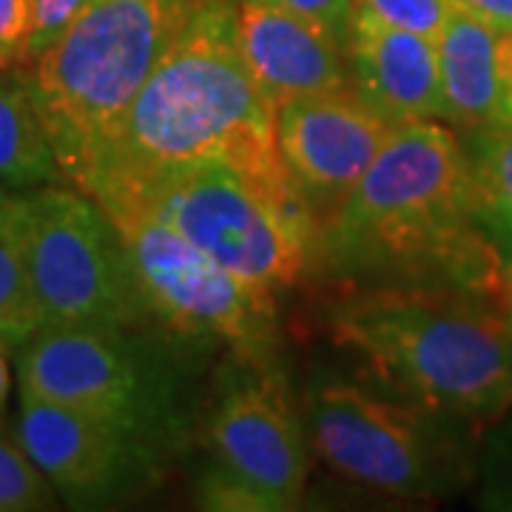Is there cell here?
<instances>
[{"mask_svg":"<svg viewBox=\"0 0 512 512\" xmlns=\"http://www.w3.org/2000/svg\"><path fill=\"white\" fill-rule=\"evenodd\" d=\"M256 3H268V6L311 20L333 37H339L342 46H345L350 20L356 12V0H256Z\"/></svg>","mask_w":512,"mask_h":512,"instance_id":"obj_23","label":"cell"},{"mask_svg":"<svg viewBox=\"0 0 512 512\" xmlns=\"http://www.w3.org/2000/svg\"><path fill=\"white\" fill-rule=\"evenodd\" d=\"M197 6L200 0H89L66 35L23 66L66 183H83Z\"/></svg>","mask_w":512,"mask_h":512,"instance_id":"obj_4","label":"cell"},{"mask_svg":"<svg viewBox=\"0 0 512 512\" xmlns=\"http://www.w3.org/2000/svg\"><path fill=\"white\" fill-rule=\"evenodd\" d=\"M89 0H35L32 12V32H29V63H35L43 52H49L66 29L72 26L74 18L83 12Z\"/></svg>","mask_w":512,"mask_h":512,"instance_id":"obj_21","label":"cell"},{"mask_svg":"<svg viewBox=\"0 0 512 512\" xmlns=\"http://www.w3.org/2000/svg\"><path fill=\"white\" fill-rule=\"evenodd\" d=\"M311 450L336 476L396 498H436L467 481L456 419L348 382L316 384L305 399ZM476 433V430H473Z\"/></svg>","mask_w":512,"mask_h":512,"instance_id":"obj_7","label":"cell"},{"mask_svg":"<svg viewBox=\"0 0 512 512\" xmlns=\"http://www.w3.org/2000/svg\"><path fill=\"white\" fill-rule=\"evenodd\" d=\"M55 507V487L43 476L18 433L9 436L0 421V512H35Z\"/></svg>","mask_w":512,"mask_h":512,"instance_id":"obj_19","label":"cell"},{"mask_svg":"<svg viewBox=\"0 0 512 512\" xmlns=\"http://www.w3.org/2000/svg\"><path fill=\"white\" fill-rule=\"evenodd\" d=\"M359 9L396 29L436 40L453 12V0H356Z\"/></svg>","mask_w":512,"mask_h":512,"instance_id":"obj_20","label":"cell"},{"mask_svg":"<svg viewBox=\"0 0 512 512\" xmlns=\"http://www.w3.org/2000/svg\"><path fill=\"white\" fill-rule=\"evenodd\" d=\"M333 345L396 393L473 430L512 407V322L504 296L456 288H336Z\"/></svg>","mask_w":512,"mask_h":512,"instance_id":"obj_3","label":"cell"},{"mask_svg":"<svg viewBox=\"0 0 512 512\" xmlns=\"http://www.w3.org/2000/svg\"><path fill=\"white\" fill-rule=\"evenodd\" d=\"M26 256L40 328L154 325L117 225L80 188L46 183L26 197Z\"/></svg>","mask_w":512,"mask_h":512,"instance_id":"obj_8","label":"cell"},{"mask_svg":"<svg viewBox=\"0 0 512 512\" xmlns=\"http://www.w3.org/2000/svg\"><path fill=\"white\" fill-rule=\"evenodd\" d=\"M274 126L279 157L316 239L342 214L396 128L350 83L282 103Z\"/></svg>","mask_w":512,"mask_h":512,"instance_id":"obj_11","label":"cell"},{"mask_svg":"<svg viewBox=\"0 0 512 512\" xmlns=\"http://www.w3.org/2000/svg\"><path fill=\"white\" fill-rule=\"evenodd\" d=\"M507 43L510 35L453 6L436 49L439 120L456 134L507 123Z\"/></svg>","mask_w":512,"mask_h":512,"instance_id":"obj_15","label":"cell"},{"mask_svg":"<svg viewBox=\"0 0 512 512\" xmlns=\"http://www.w3.org/2000/svg\"><path fill=\"white\" fill-rule=\"evenodd\" d=\"M458 137L470 163L478 225L507 265L512 259V120Z\"/></svg>","mask_w":512,"mask_h":512,"instance_id":"obj_17","label":"cell"},{"mask_svg":"<svg viewBox=\"0 0 512 512\" xmlns=\"http://www.w3.org/2000/svg\"><path fill=\"white\" fill-rule=\"evenodd\" d=\"M40 325L26 256V197H9L0 211V342L18 350Z\"/></svg>","mask_w":512,"mask_h":512,"instance_id":"obj_18","label":"cell"},{"mask_svg":"<svg viewBox=\"0 0 512 512\" xmlns=\"http://www.w3.org/2000/svg\"><path fill=\"white\" fill-rule=\"evenodd\" d=\"M453 6L476 15L504 35H512V0H453Z\"/></svg>","mask_w":512,"mask_h":512,"instance_id":"obj_24","label":"cell"},{"mask_svg":"<svg viewBox=\"0 0 512 512\" xmlns=\"http://www.w3.org/2000/svg\"><path fill=\"white\" fill-rule=\"evenodd\" d=\"M242 365L205 424L208 467L200 478V504L208 510H293L311 476L305 421L274 367Z\"/></svg>","mask_w":512,"mask_h":512,"instance_id":"obj_10","label":"cell"},{"mask_svg":"<svg viewBox=\"0 0 512 512\" xmlns=\"http://www.w3.org/2000/svg\"><path fill=\"white\" fill-rule=\"evenodd\" d=\"M35 0H0V69H23L29 60Z\"/></svg>","mask_w":512,"mask_h":512,"instance_id":"obj_22","label":"cell"},{"mask_svg":"<svg viewBox=\"0 0 512 512\" xmlns=\"http://www.w3.org/2000/svg\"><path fill=\"white\" fill-rule=\"evenodd\" d=\"M18 439L74 507H100L137 493L157 478L163 458L126 430L35 396H20Z\"/></svg>","mask_w":512,"mask_h":512,"instance_id":"obj_12","label":"cell"},{"mask_svg":"<svg viewBox=\"0 0 512 512\" xmlns=\"http://www.w3.org/2000/svg\"><path fill=\"white\" fill-rule=\"evenodd\" d=\"M507 120H512V35L507 43Z\"/></svg>","mask_w":512,"mask_h":512,"instance_id":"obj_27","label":"cell"},{"mask_svg":"<svg viewBox=\"0 0 512 512\" xmlns=\"http://www.w3.org/2000/svg\"><path fill=\"white\" fill-rule=\"evenodd\" d=\"M274 114L239 55L237 0H200L77 188L111 211L171 168L279 151Z\"/></svg>","mask_w":512,"mask_h":512,"instance_id":"obj_2","label":"cell"},{"mask_svg":"<svg viewBox=\"0 0 512 512\" xmlns=\"http://www.w3.org/2000/svg\"><path fill=\"white\" fill-rule=\"evenodd\" d=\"M311 274L333 288H456L504 296V259L481 231L464 143L447 123L393 128L325 234Z\"/></svg>","mask_w":512,"mask_h":512,"instance_id":"obj_1","label":"cell"},{"mask_svg":"<svg viewBox=\"0 0 512 512\" xmlns=\"http://www.w3.org/2000/svg\"><path fill=\"white\" fill-rule=\"evenodd\" d=\"M146 211L228 271L268 291L311 274L313 231L279 151L217 154L165 171L106 214Z\"/></svg>","mask_w":512,"mask_h":512,"instance_id":"obj_5","label":"cell"},{"mask_svg":"<svg viewBox=\"0 0 512 512\" xmlns=\"http://www.w3.org/2000/svg\"><path fill=\"white\" fill-rule=\"evenodd\" d=\"M504 308L512 322V259L504 265Z\"/></svg>","mask_w":512,"mask_h":512,"instance_id":"obj_26","label":"cell"},{"mask_svg":"<svg viewBox=\"0 0 512 512\" xmlns=\"http://www.w3.org/2000/svg\"><path fill=\"white\" fill-rule=\"evenodd\" d=\"M9 387H12V379H9V348L0 342V419H3L6 402H9Z\"/></svg>","mask_w":512,"mask_h":512,"instance_id":"obj_25","label":"cell"},{"mask_svg":"<svg viewBox=\"0 0 512 512\" xmlns=\"http://www.w3.org/2000/svg\"><path fill=\"white\" fill-rule=\"evenodd\" d=\"M18 379L20 396L106 421L163 456L183 439L177 365L137 330L46 325L18 348Z\"/></svg>","mask_w":512,"mask_h":512,"instance_id":"obj_6","label":"cell"},{"mask_svg":"<svg viewBox=\"0 0 512 512\" xmlns=\"http://www.w3.org/2000/svg\"><path fill=\"white\" fill-rule=\"evenodd\" d=\"M0 180L12 185L63 180L23 69H0Z\"/></svg>","mask_w":512,"mask_h":512,"instance_id":"obj_16","label":"cell"},{"mask_svg":"<svg viewBox=\"0 0 512 512\" xmlns=\"http://www.w3.org/2000/svg\"><path fill=\"white\" fill-rule=\"evenodd\" d=\"M345 66L350 89L387 123L439 120L436 40L396 29L356 6L345 37Z\"/></svg>","mask_w":512,"mask_h":512,"instance_id":"obj_14","label":"cell"},{"mask_svg":"<svg viewBox=\"0 0 512 512\" xmlns=\"http://www.w3.org/2000/svg\"><path fill=\"white\" fill-rule=\"evenodd\" d=\"M6 202H9V194H6V191L0 188V211H3V205H6Z\"/></svg>","mask_w":512,"mask_h":512,"instance_id":"obj_28","label":"cell"},{"mask_svg":"<svg viewBox=\"0 0 512 512\" xmlns=\"http://www.w3.org/2000/svg\"><path fill=\"white\" fill-rule=\"evenodd\" d=\"M157 328L188 342H220L242 362L271 365L274 291L242 279L146 211L109 214Z\"/></svg>","mask_w":512,"mask_h":512,"instance_id":"obj_9","label":"cell"},{"mask_svg":"<svg viewBox=\"0 0 512 512\" xmlns=\"http://www.w3.org/2000/svg\"><path fill=\"white\" fill-rule=\"evenodd\" d=\"M237 46L274 111L293 97L348 86L342 40L285 9L237 0Z\"/></svg>","mask_w":512,"mask_h":512,"instance_id":"obj_13","label":"cell"}]
</instances>
